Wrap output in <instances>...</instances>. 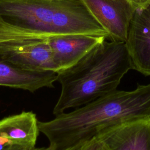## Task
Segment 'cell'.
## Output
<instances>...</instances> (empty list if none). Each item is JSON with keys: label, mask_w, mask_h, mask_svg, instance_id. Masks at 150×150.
I'll return each instance as SVG.
<instances>
[{"label": "cell", "mask_w": 150, "mask_h": 150, "mask_svg": "<svg viewBox=\"0 0 150 150\" xmlns=\"http://www.w3.org/2000/svg\"><path fill=\"white\" fill-rule=\"evenodd\" d=\"M150 117V83L130 91L116 90L49 121H39V130L50 150H63L96 137L101 131Z\"/></svg>", "instance_id": "6da1fadb"}, {"label": "cell", "mask_w": 150, "mask_h": 150, "mask_svg": "<svg viewBox=\"0 0 150 150\" xmlns=\"http://www.w3.org/2000/svg\"><path fill=\"white\" fill-rule=\"evenodd\" d=\"M0 34L40 39L75 35L109 38L81 0H0Z\"/></svg>", "instance_id": "7a4b0ae2"}, {"label": "cell", "mask_w": 150, "mask_h": 150, "mask_svg": "<svg viewBox=\"0 0 150 150\" xmlns=\"http://www.w3.org/2000/svg\"><path fill=\"white\" fill-rule=\"evenodd\" d=\"M132 69L125 42L106 39L73 67L57 73L61 86L54 116L115 91Z\"/></svg>", "instance_id": "3957f363"}, {"label": "cell", "mask_w": 150, "mask_h": 150, "mask_svg": "<svg viewBox=\"0 0 150 150\" xmlns=\"http://www.w3.org/2000/svg\"><path fill=\"white\" fill-rule=\"evenodd\" d=\"M0 60L24 70L57 73L48 39L0 34Z\"/></svg>", "instance_id": "277c9868"}, {"label": "cell", "mask_w": 150, "mask_h": 150, "mask_svg": "<svg viewBox=\"0 0 150 150\" xmlns=\"http://www.w3.org/2000/svg\"><path fill=\"white\" fill-rule=\"evenodd\" d=\"M93 16L107 32L110 40L125 42L135 12L127 0H81Z\"/></svg>", "instance_id": "5b68a950"}, {"label": "cell", "mask_w": 150, "mask_h": 150, "mask_svg": "<svg viewBox=\"0 0 150 150\" xmlns=\"http://www.w3.org/2000/svg\"><path fill=\"white\" fill-rule=\"evenodd\" d=\"M125 43L132 69L150 76V2L135 9Z\"/></svg>", "instance_id": "8992f818"}, {"label": "cell", "mask_w": 150, "mask_h": 150, "mask_svg": "<svg viewBox=\"0 0 150 150\" xmlns=\"http://www.w3.org/2000/svg\"><path fill=\"white\" fill-rule=\"evenodd\" d=\"M96 137L105 150H150V117L109 127Z\"/></svg>", "instance_id": "52a82bcc"}, {"label": "cell", "mask_w": 150, "mask_h": 150, "mask_svg": "<svg viewBox=\"0 0 150 150\" xmlns=\"http://www.w3.org/2000/svg\"><path fill=\"white\" fill-rule=\"evenodd\" d=\"M107 39L86 35L56 36L48 39L57 73L79 63L96 46Z\"/></svg>", "instance_id": "ba28073f"}, {"label": "cell", "mask_w": 150, "mask_h": 150, "mask_svg": "<svg viewBox=\"0 0 150 150\" xmlns=\"http://www.w3.org/2000/svg\"><path fill=\"white\" fill-rule=\"evenodd\" d=\"M57 76L54 71L24 70L0 60V86L33 93L43 88L53 87Z\"/></svg>", "instance_id": "9c48e42d"}, {"label": "cell", "mask_w": 150, "mask_h": 150, "mask_svg": "<svg viewBox=\"0 0 150 150\" xmlns=\"http://www.w3.org/2000/svg\"><path fill=\"white\" fill-rule=\"evenodd\" d=\"M36 115L22 111L0 120V135L12 144L35 147L40 132Z\"/></svg>", "instance_id": "30bf717a"}, {"label": "cell", "mask_w": 150, "mask_h": 150, "mask_svg": "<svg viewBox=\"0 0 150 150\" xmlns=\"http://www.w3.org/2000/svg\"><path fill=\"white\" fill-rule=\"evenodd\" d=\"M101 146V144L100 141L96 137H94L63 150H97Z\"/></svg>", "instance_id": "8fae6325"}, {"label": "cell", "mask_w": 150, "mask_h": 150, "mask_svg": "<svg viewBox=\"0 0 150 150\" xmlns=\"http://www.w3.org/2000/svg\"><path fill=\"white\" fill-rule=\"evenodd\" d=\"M130 2L135 8L142 7L145 6L150 2V0H127Z\"/></svg>", "instance_id": "7c38bea8"}, {"label": "cell", "mask_w": 150, "mask_h": 150, "mask_svg": "<svg viewBox=\"0 0 150 150\" xmlns=\"http://www.w3.org/2000/svg\"><path fill=\"white\" fill-rule=\"evenodd\" d=\"M32 148H33L28 146H26V145L12 144V145H9L8 148H6L4 150H30Z\"/></svg>", "instance_id": "4fadbf2b"}, {"label": "cell", "mask_w": 150, "mask_h": 150, "mask_svg": "<svg viewBox=\"0 0 150 150\" xmlns=\"http://www.w3.org/2000/svg\"><path fill=\"white\" fill-rule=\"evenodd\" d=\"M12 144L6 138L0 135V150H4Z\"/></svg>", "instance_id": "5bb4252c"}, {"label": "cell", "mask_w": 150, "mask_h": 150, "mask_svg": "<svg viewBox=\"0 0 150 150\" xmlns=\"http://www.w3.org/2000/svg\"><path fill=\"white\" fill-rule=\"evenodd\" d=\"M30 150H50V149L49 148V146H47V147H41V148L34 147Z\"/></svg>", "instance_id": "9a60e30c"}, {"label": "cell", "mask_w": 150, "mask_h": 150, "mask_svg": "<svg viewBox=\"0 0 150 150\" xmlns=\"http://www.w3.org/2000/svg\"><path fill=\"white\" fill-rule=\"evenodd\" d=\"M97 150H105L103 146H102V145L99 148H98Z\"/></svg>", "instance_id": "2e32d148"}]
</instances>
